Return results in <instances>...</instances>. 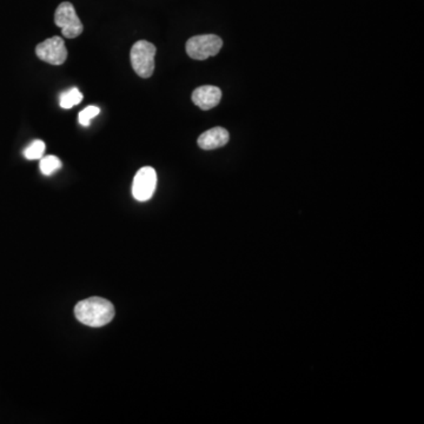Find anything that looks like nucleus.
<instances>
[{"mask_svg":"<svg viewBox=\"0 0 424 424\" xmlns=\"http://www.w3.org/2000/svg\"><path fill=\"white\" fill-rule=\"evenodd\" d=\"M192 102L202 110H211L219 104L222 99L221 88L214 85L200 86L192 92Z\"/></svg>","mask_w":424,"mask_h":424,"instance_id":"obj_7","label":"nucleus"},{"mask_svg":"<svg viewBox=\"0 0 424 424\" xmlns=\"http://www.w3.org/2000/svg\"><path fill=\"white\" fill-rule=\"evenodd\" d=\"M230 140L229 133L224 128L217 126L214 129L207 130L200 135L198 138V146L203 150H214L227 145Z\"/></svg>","mask_w":424,"mask_h":424,"instance_id":"obj_8","label":"nucleus"},{"mask_svg":"<svg viewBox=\"0 0 424 424\" xmlns=\"http://www.w3.org/2000/svg\"><path fill=\"white\" fill-rule=\"evenodd\" d=\"M157 187V173L151 167H142L133 178V196L138 202L152 197Z\"/></svg>","mask_w":424,"mask_h":424,"instance_id":"obj_6","label":"nucleus"},{"mask_svg":"<svg viewBox=\"0 0 424 424\" xmlns=\"http://www.w3.org/2000/svg\"><path fill=\"white\" fill-rule=\"evenodd\" d=\"M36 55L41 61L51 65L64 64L68 59V50L61 37L48 38L36 48Z\"/></svg>","mask_w":424,"mask_h":424,"instance_id":"obj_5","label":"nucleus"},{"mask_svg":"<svg viewBox=\"0 0 424 424\" xmlns=\"http://www.w3.org/2000/svg\"><path fill=\"white\" fill-rule=\"evenodd\" d=\"M100 113V110L97 108V106L91 105L88 106L86 109L83 110L79 113L78 120L81 123V125L83 126H88L90 125V122H91V119L95 118L97 115H99Z\"/></svg>","mask_w":424,"mask_h":424,"instance_id":"obj_12","label":"nucleus"},{"mask_svg":"<svg viewBox=\"0 0 424 424\" xmlns=\"http://www.w3.org/2000/svg\"><path fill=\"white\" fill-rule=\"evenodd\" d=\"M83 100V93L78 88H72L63 92L59 98V104L63 109H71L75 105H78Z\"/></svg>","mask_w":424,"mask_h":424,"instance_id":"obj_9","label":"nucleus"},{"mask_svg":"<svg viewBox=\"0 0 424 424\" xmlns=\"http://www.w3.org/2000/svg\"><path fill=\"white\" fill-rule=\"evenodd\" d=\"M76 319L85 326L100 328L106 326L115 317L113 303L102 297H90L75 306Z\"/></svg>","mask_w":424,"mask_h":424,"instance_id":"obj_1","label":"nucleus"},{"mask_svg":"<svg viewBox=\"0 0 424 424\" xmlns=\"http://www.w3.org/2000/svg\"><path fill=\"white\" fill-rule=\"evenodd\" d=\"M41 171L45 176H51L56 171L61 169V162L58 157L45 156L41 157V164H39Z\"/></svg>","mask_w":424,"mask_h":424,"instance_id":"obj_10","label":"nucleus"},{"mask_svg":"<svg viewBox=\"0 0 424 424\" xmlns=\"http://www.w3.org/2000/svg\"><path fill=\"white\" fill-rule=\"evenodd\" d=\"M45 149L46 146L43 140H33L24 150L25 158L29 160H41V157L44 156Z\"/></svg>","mask_w":424,"mask_h":424,"instance_id":"obj_11","label":"nucleus"},{"mask_svg":"<svg viewBox=\"0 0 424 424\" xmlns=\"http://www.w3.org/2000/svg\"><path fill=\"white\" fill-rule=\"evenodd\" d=\"M156 52V46L148 41H138L131 48V65L140 78H150L153 75Z\"/></svg>","mask_w":424,"mask_h":424,"instance_id":"obj_2","label":"nucleus"},{"mask_svg":"<svg viewBox=\"0 0 424 424\" xmlns=\"http://www.w3.org/2000/svg\"><path fill=\"white\" fill-rule=\"evenodd\" d=\"M55 24L61 29V33L68 39L79 37L84 31L82 21L76 14L75 6L68 1L61 3L55 14Z\"/></svg>","mask_w":424,"mask_h":424,"instance_id":"obj_4","label":"nucleus"},{"mask_svg":"<svg viewBox=\"0 0 424 424\" xmlns=\"http://www.w3.org/2000/svg\"><path fill=\"white\" fill-rule=\"evenodd\" d=\"M223 46L222 38L216 34L195 36L187 41V53L195 61H205L207 58L218 55Z\"/></svg>","mask_w":424,"mask_h":424,"instance_id":"obj_3","label":"nucleus"}]
</instances>
